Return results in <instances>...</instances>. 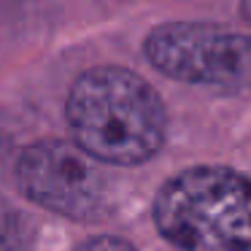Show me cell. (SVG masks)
I'll return each mask as SVG.
<instances>
[{
    "label": "cell",
    "instance_id": "4",
    "mask_svg": "<svg viewBox=\"0 0 251 251\" xmlns=\"http://www.w3.org/2000/svg\"><path fill=\"white\" fill-rule=\"evenodd\" d=\"M19 189L33 202L68 219L98 216L105 184L98 165L65 141H35L17 159Z\"/></svg>",
    "mask_w": 251,
    "mask_h": 251
},
{
    "label": "cell",
    "instance_id": "3",
    "mask_svg": "<svg viewBox=\"0 0 251 251\" xmlns=\"http://www.w3.org/2000/svg\"><path fill=\"white\" fill-rule=\"evenodd\" d=\"M159 73L184 84L251 98V35L205 22H170L143 44Z\"/></svg>",
    "mask_w": 251,
    "mask_h": 251
},
{
    "label": "cell",
    "instance_id": "6",
    "mask_svg": "<svg viewBox=\"0 0 251 251\" xmlns=\"http://www.w3.org/2000/svg\"><path fill=\"white\" fill-rule=\"evenodd\" d=\"M76 251H138V249L132 243H127L125 238H116V235H98V238L84 240Z\"/></svg>",
    "mask_w": 251,
    "mask_h": 251
},
{
    "label": "cell",
    "instance_id": "2",
    "mask_svg": "<svg viewBox=\"0 0 251 251\" xmlns=\"http://www.w3.org/2000/svg\"><path fill=\"white\" fill-rule=\"evenodd\" d=\"M154 222L181 251H251V178L229 168H189L162 184Z\"/></svg>",
    "mask_w": 251,
    "mask_h": 251
},
{
    "label": "cell",
    "instance_id": "7",
    "mask_svg": "<svg viewBox=\"0 0 251 251\" xmlns=\"http://www.w3.org/2000/svg\"><path fill=\"white\" fill-rule=\"evenodd\" d=\"M240 14H243V19L251 25V0H240Z\"/></svg>",
    "mask_w": 251,
    "mask_h": 251
},
{
    "label": "cell",
    "instance_id": "5",
    "mask_svg": "<svg viewBox=\"0 0 251 251\" xmlns=\"http://www.w3.org/2000/svg\"><path fill=\"white\" fill-rule=\"evenodd\" d=\"M22 246V216L0 195V251H17Z\"/></svg>",
    "mask_w": 251,
    "mask_h": 251
},
{
    "label": "cell",
    "instance_id": "1",
    "mask_svg": "<svg viewBox=\"0 0 251 251\" xmlns=\"http://www.w3.org/2000/svg\"><path fill=\"white\" fill-rule=\"evenodd\" d=\"M65 116L76 146L108 165H141L162 149L168 114L157 89L119 65H100L73 81Z\"/></svg>",
    "mask_w": 251,
    "mask_h": 251
}]
</instances>
